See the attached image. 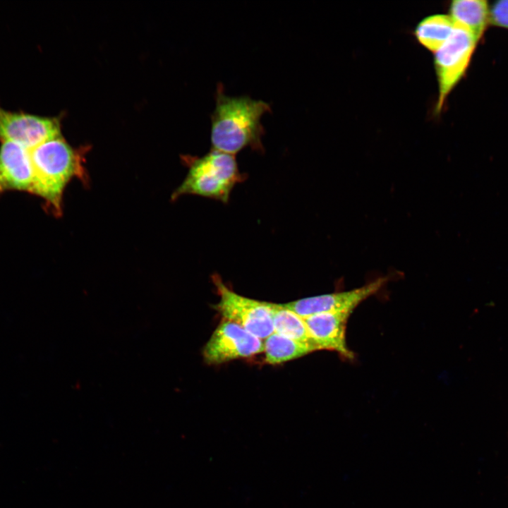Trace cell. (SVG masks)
Wrapping results in <instances>:
<instances>
[{"label": "cell", "mask_w": 508, "mask_h": 508, "mask_svg": "<svg viewBox=\"0 0 508 508\" xmlns=\"http://www.w3.org/2000/svg\"><path fill=\"white\" fill-rule=\"evenodd\" d=\"M263 343L265 360L272 365L290 361L318 351L313 345L289 339L276 332L267 337Z\"/></svg>", "instance_id": "4fadbf2b"}, {"label": "cell", "mask_w": 508, "mask_h": 508, "mask_svg": "<svg viewBox=\"0 0 508 508\" xmlns=\"http://www.w3.org/2000/svg\"><path fill=\"white\" fill-rule=\"evenodd\" d=\"M478 42L466 28L454 23L449 37L434 53L438 86L435 114L441 113L447 97L466 73Z\"/></svg>", "instance_id": "277c9868"}, {"label": "cell", "mask_w": 508, "mask_h": 508, "mask_svg": "<svg viewBox=\"0 0 508 508\" xmlns=\"http://www.w3.org/2000/svg\"><path fill=\"white\" fill-rule=\"evenodd\" d=\"M33 167L32 194L41 198L56 217L62 214L65 188L74 178L85 179L83 158L61 135L30 150Z\"/></svg>", "instance_id": "7a4b0ae2"}, {"label": "cell", "mask_w": 508, "mask_h": 508, "mask_svg": "<svg viewBox=\"0 0 508 508\" xmlns=\"http://www.w3.org/2000/svg\"><path fill=\"white\" fill-rule=\"evenodd\" d=\"M186 160L188 172L173 193V200L194 195L227 203L234 187L246 177L239 171L235 155L215 150Z\"/></svg>", "instance_id": "3957f363"}, {"label": "cell", "mask_w": 508, "mask_h": 508, "mask_svg": "<svg viewBox=\"0 0 508 508\" xmlns=\"http://www.w3.org/2000/svg\"><path fill=\"white\" fill-rule=\"evenodd\" d=\"M351 314L341 312L324 313L304 318L310 336L318 350L337 353L344 358L353 359L346 339L347 321Z\"/></svg>", "instance_id": "9c48e42d"}, {"label": "cell", "mask_w": 508, "mask_h": 508, "mask_svg": "<svg viewBox=\"0 0 508 508\" xmlns=\"http://www.w3.org/2000/svg\"><path fill=\"white\" fill-rule=\"evenodd\" d=\"M389 279V276L382 277L351 290L303 298L283 304L302 318L324 313L351 314L359 304L377 293Z\"/></svg>", "instance_id": "ba28073f"}, {"label": "cell", "mask_w": 508, "mask_h": 508, "mask_svg": "<svg viewBox=\"0 0 508 508\" xmlns=\"http://www.w3.org/2000/svg\"><path fill=\"white\" fill-rule=\"evenodd\" d=\"M270 111L268 103L249 96H228L222 84H218L211 114V149L235 156L246 147L264 152L261 118Z\"/></svg>", "instance_id": "6da1fadb"}, {"label": "cell", "mask_w": 508, "mask_h": 508, "mask_svg": "<svg viewBox=\"0 0 508 508\" xmlns=\"http://www.w3.org/2000/svg\"><path fill=\"white\" fill-rule=\"evenodd\" d=\"M211 278L219 298L214 308L223 320L240 325L262 340L274 332L270 302L236 293L217 274H214Z\"/></svg>", "instance_id": "5b68a950"}, {"label": "cell", "mask_w": 508, "mask_h": 508, "mask_svg": "<svg viewBox=\"0 0 508 508\" xmlns=\"http://www.w3.org/2000/svg\"><path fill=\"white\" fill-rule=\"evenodd\" d=\"M271 312L274 332L313 345L317 349L310 336L303 318L285 307L283 303H271Z\"/></svg>", "instance_id": "5bb4252c"}, {"label": "cell", "mask_w": 508, "mask_h": 508, "mask_svg": "<svg viewBox=\"0 0 508 508\" xmlns=\"http://www.w3.org/2000/svg\"><path fill=\"white\" fill-rule=\"evenodd\" d=\"M33 167L30 150L12 142L0 146V193L17 190L31 193Z\"/></svg>", "instance_id": "30bf717a"}, {"label": "cell", "mask_w": 508, "mask_h": 508, "mask_svg": "<svg viewBox=\"0 0 508 508\" xmlns=\"http://www.w3.org/2000/svg\"><path fill=\"white\" fill-rule=\"evenodd\" d=\"M454 28L449 15L433 14L423 18L416 26L414 35L426 49L435 53L447 40Z\"/></svg>", "instance_id": "7c38bea8"}, {"label": "cell", "mask_w": 508, "mask_h": 508, "mask_svg": "<svg viewBox=\"0 0 508 508\" xmlns=\"http://www.w3.org/2000/svg\"><path fill=\"white\" fill-rule=\"evenodd\" d=\"M60 134L56 119L7 111L0 107V141L15 143L30 150Z\"/></svg>", "instance_id": "52a82bcc"}, {"label": "cell", "mask_w": 508, "mask_h": 508, "mask_svg": "<svg viewBox=\"0 0 508 508\" xmlns=\"http://www.w3.org/2000/svg\"><path fill=\"white\" fill-rule=\"evenodd\" d=\"M489 7L484 0H454L449 5V16L479 41L489 24Z\"/></svg>", "instance_id": "8fae6325"}, {"label": "cell", "mask_w": 508, "mask_h": 508, "mask_svg": "<svg viewBox=\"0 0 508 508\" xmlns=\"http://www.w3.org/2000/svg\"><path fill=\"white\" fill-rule=\"evenodd\" d=\"M489 24L508 29V0L495 1L489 7Z\"/></svg>", "instance_id": "9a60e30c"}, {"label": "cell", "mask_w": 508, "mask_h": 508, "mask_svg": "<svg viewBox=\"0 0 508 508\" xmlns=\"http://www.w3.org/2000/svg\"><path fill=\"white\" fill-rule=\"evenodd\" d=\"M263 346L260 338L240 325L223 320L205 344L202 356L208 364H220L262 353Z\"/></svg>", "instance_id": "8992f818"}]
</instances>
